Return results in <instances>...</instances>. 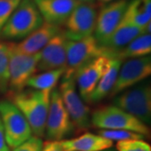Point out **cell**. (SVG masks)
<instances>
[{
  "label": "cell",
  "mask_w": 151,
  "mask_h": 151,
  "mask_svg": "<svg viewBox=\"0 0 151 151\" xmlns=\"http://www.w3.org/2000/svg\"><path fill=\"white\" fill-rule=\"evenodd\" d=\"M0 119L7 144L10 149L16 148L32 136L28 121L10 100L0 101Z\"/></svg>",
  "instance_id": "5b68a950"
},
{
  "label": "cell",
  "mask_w": 151,
  "mask_h": 151,
  "mask_svg": "<svg viewBox=\"0 0 151 151\" xmlns=\"http://www.w3.org/2000/svg\"><path fill=\"white\" fill-rule=\"evenodd\" d=\"M111 58L102 55L89 60L76 71L74 80L77 92L85 103H90V97L99 81L107 71Z\"/></svg>",
  "instance_id": "8fae6325"
},
{
  "label": "cell",
  "mask_w": 151,
  "mask_h": 151,
  "mask_svg": "<svg viewBox=\"0 0 151 151\" xmlns=\"http://www.w3.org/2000/svg\"><path fill=\"white\" fill-rule=\"evenodd\" d=\"M98 134L103 136L111 141H124L132 139H145V135L133 132L130 130L124 129H101L98 131Z\"/></svg>",
  "instance_id": "cb8c5ba5"
},
{
  "label": "cell",
  "mask_w": 151,
  "mask_h": 151,
  "mask_svg": "<svg viewBox=\"0 0 151 151\" xmlns=\"http://www.w3.org/2000/svg\"><path fill=\"white\" fill-rule=\"evenodd\" d=\"M65 69L41 71L35 73L28 80L26 86L39 91H53L60 79L63 76Z\"/></svg>",
  "instance_id": "7402d4cb"
},
{
  "label": "cell",
  "mask_w": 151,
  "mask_h": 151,
  "mask_svg": "<svg viewBox=\"0 0 151 151\" xmlns=\"http://www.w3.org/2000/svg\"><path fill=\"white\" fill-rule=\"evenodd\" d=\"M44 23L34 0H20L3 28L0 37L5 40L20 41Z\"/></svg>",
  "instance_id": "7a4b0ae2"
},
{
  "label": "cell",
  "mask_w": 151,
  "mask_h": 151,
  "mask_svg": "<svg viewBox=\"0 0 151 151\" xmlns=\"http://www.w3.org/2000/svg\"><path fill=\"white\" fill-rule=\"evenodd\" d=\"M0 151H11L10 148L9 147L6 141L4 130L1 122V119H0Z\"/></svg>",
  "instance_id": "f1b7e54d"
},
{
  "label": "cell",
  "mask_w": 151,
  "mask_h": 151,
  "mask_svg": "<svg viewBox=\"0 0 151 151\" xmlns=\"http://www.w3.org/2000/svg\"><path fill=\"white\" fill-rule=\"evenodd\" d=\"M129 4V0H115L103 5L97 13L94 37L99 45L103 44L118 27L123 19Z\"/></svg>",
  "instance_id": "4fadbf2b"
},
{
  "label": "cell",
  "mask_w": 151,
  "mask_h": 151,
  "mask_svg": "<svg viewBox=\"0 0 151 151\" xmlns=\"http://www.w3.org/2000/svg\"><path fill=\"white\" fill-rule=\"evenodd\" d=\"M62 30L60 26L44 22L43 24L18 43H14L17 51L26 55L40 53L49 41Z\"/></svg>",
  "instance_id": "9a60e30c"
},
{
  "label": "cell",
  "mask_w": 151,
  "mask_h": 151,
  "mask_svg": "<svg viewBox=\"0 0 151 151\" xmlns=\"http://www.w3.org/2000/svg\"><path fill=\"white\" fill-rule=\"evenodd\" d=\"M65 151H103L112 148L113 141L99 134L85 133L74 139L61 140Z\"/></svg>",
  "instance_id": "ac0fdd59"
},
{
  "label": "cell",
  "mask_w": 151,
  "mask_h": 151,
  "mask_svg": "<svg viewBox=\"0 0 151 151\" xmlns=\"http://www.w3.org/2000/svg\"><path fill=\"white\" fill-rule=\"evenodd\" d=\"M124 16L136 26L145 28L151 22V0H131Z\"/></svg>",
  "instance_id": "44dd1931"
},
{
  "label": "cell",
  "mask_w": 151,
  "mask_h": 151,
  "mask_svg": "<svg viewBox=\"0 0 151 151\" xmlns=\"http://www.w3.org/2000/svg\"><path fill=\"white\" fill-rule=\"evenodd\" d=\"M42 151H65L60 141L48 140L43 143Z\"/></svg>",
  "instance_id": "83f0119b"
},
{
  "label": "cell",
  "mask_w": 151,
  "mask_h": 151,
  "mask_svg": "<svg viewBox=\"0 0 151 151\" xmlns=\"http://www.w3.org/2000/svg\"><path fill=\"white\" fill-rule=\"evenodd\" d=\"M122 61L117 59H111L110 65L107 71L104 73L103 77L99 81L94 92L90 97L89 103H97L103 100L105 97L109 96L116 82V79L119 74V68Z\"/></svg>",
  "instance_id": "ffe728a7"
},
{
  "label": "cell",
  "mask_w": 151,
  "mask_h": 151,
  "mask_svg": "<svg viewBox=\"0 0 151 151\" xmlns=\"http://www.w3.org/2000/svg\"><path fill=\"white\" fill-rule=\"evenodd\" d=\"M151 75V57L150 55L124 60L119 68L116 82L109 97L124 92L130 87L139 84Z\"/></svg>",
  "instance_id": "7c38bea8"
},
{
  "label": "cell",
  "mask_w": 151,
  "mask_h": 151,
  "mask_svg": "<svg viewBox=\"0 0 151 151\" xmlns=\"http://www.w3.org/2000/svg\"><path fill=\"white\" fill-rule=\"evenodd\" d=\"M78 2L81 3H91V2H94V0H77Z\"/></svg>",
  "instance_id": "4dcf8cb0"
},
{
  "label": "cell",
  "mask_w": 151,
  "mask_h": 151,
  "mask_svg": "<svg viewBox=\"0 0 151 151\" xmlns=\"http://www.w3.org/2000/svg\"><path fill=\"white\" fill-rule=\"evenodd\" d=\"M144 33H145L144 28L136 26L124 16L112 35L103 44L100 45V46L104 50L103 55H106L119 50L128 45L131 40Z\"/></svg>",
  "instance_id": "e0dca14e"
},
{
  "label": "cell",
  "mask_w": 151,
  "mask_h": 151,
  "mask_svg": "<svg viewBox=\"0 0 151 151\" xmlns=\"http://www.w3.org/2000/svg\"><path fill=\"white\" fill-rule=\"evenodd\" d=\"M97 4H100V5H105V4H108L109 3H112L115 0H97Z\"/></svg>",
  "instance_id": "f546056e"
},
{
  "label": "cell",
  "mask_w": 151,
  "mask_h": 151,
  "mask_svg": "<svg viewBox=\"0 0 151 151\" xmlns=\"http://www.w3.org/2000/svg\"><path fill=\"white\" fill-rule=\"evenodd\" d=\"M103 151H118L117 150H113V149H108V150H103Z\"/></svg>",
  "instance_id": "1f68e13d"
},
{
  "label": "cell",
  "mask_w": 151,
  "mask_h": 151,
  "mask_svg": "<svg viewBox=\"0 0 151 151\" xmlns=\"http://www.w3.org/2000/svg\"><path fill=\"white\" fill-rule=\"evenodd\" d=\"M151 52V35L144 33L131 40L128 45L117 51L106 55L111 59L124 60L140 58L150 55Z\"/></svg>",
  "instance_id": "d6986e66"
},
{
  "label": "cell",
  "mask_w": 151,
  "mask_h": 151,
  "mask_svg": "<svg viewBox=\"0 0 151 151\" xmlns=\"http://www.w3.org/2000/svg\"><path fill=\"white\" fill-rule=\"evenodd\" d=\"M91 124L100 129L130 130L146 138L150 135L148 125L114 105L98 108L91 113Z\"/></svg>",
  "instance_id": "3957f363"
},
{
  "label": "cell",
  "mask_w": 151,
  "mask_h": 151,
  "mask_svg": "<svg viewBox=\"0 0 151 151\" xmlns=\"http://www.w3.org/2000/svg\"><path fill=\"white\" fill-rule=\"evenodd\" d=\"M58 89L75 129L79 132L87 129L91 126V111L77 92L74 77L62 79Z\"/></svg>",
  "instance_id": "30bf717a"
},
{
  "label": "cell",
  "mask_w": 151,
  "mask_h": 151,
  "mask_svg": "<svg viewBox=\"0 0 151 151\" xmlns=\"http://www.w3.org/2000/svg\"><path fill=\"white\" fill-rule=\"evenodd\" d=\"M43 143L41 138L32 135L29 139L13 149L12 151H42Z\"/></svg>",
  "instance_id": "4316f807"
},
{
  "label": "cell",
  "mask_w": 151,
  "mask_h": 151,
  "mask_svg": "<svg viewBox=\"0 0 151 151\" xmlns=\"http://www.w3.org/2000/svg\"><path fill=\"white\" fill-rule=\"evenodd\" d=\"M74 130L75 126L63 104L59 89L55 88L50 97L45 136L48 140L61 141Z\"/></svg>",
  "instance_id": "8992f818"
},
{
  "label": "cell",
  "mask_w": 151,
  "mask_h": 151,
  "mask_svg": "<svg viewBox=\"0 0 151 151\" xmlns=\"http://www.w3.org/2000/svg\"><path fill=\"white\" fill-rule=\"evenodd\" d=\"M67 39L63 29L52 38L40 52L37 72L65 69Z\"/></svg>",
  "instance_id": "5bb4252c"
},
{
  "label": "cell",
  "mask_w": 151,
  "mask_h": 151,
  "mask_svg": "<svg viewBox=\"0 0 151 151\" xmlns=\"http://www.w3.org/2000/svg\"><path fill=\"white\" fill-rule=\"evenodd\" d=\"M9 44L0 41V94L5 93L9 84Z\"/></svg>",
  "instance_id": "603a6c76"
},
{
  "label": "cell",
  "mask_w": 151,
  "mask_h": 151,
  "mask_svg": "<svg viewBox=\"0 0 151 151\" xmlns=\"http://www.w3.org/2000/svg\"><path fill=\"white\" fill-rule=\"evenodd\" d=\"M9 44V88L13 93L24 90L28 80L37 72L40 53L26 55L17 51L13 42Z\"/></svg>",
  "instance_id": "9c48e42d"
},
{
  "label": "cell",
  "mask_w": 151,
  "mask_h": 151,
  "mask_svg": "<svg viewBox=\"0 0 151 151\" xmlns=\"http://www.w3.org/2000/svg\"><path fill=\"white\" fill-rule=\"evenodd\" d=\"M118 151H151L150 145L144 139H132L117 142Z\"/></svg>",
  "instance_id": "d4e9b609"
},
{
  "label": "cell",
  "mask_w": 151,
  "mask_h": 151,
  "mask_svg": "<svg viewBox=\"0 0 151 151\" xmlns=\"http://www.w3.org/2000/svg\"><path fill=\"white\" fill-rule=\"evenodd\" d=\"M113 105L123 109L146 125L151 123V86L138 84L113 97Z\"/></svg>",
  "instance_id": "277c9868"
},
{
  "label": "cell",
  "mask_w": 151,
  "mask_h": 151,
  "mask_svg": "<svg viewBox=\"0 0 151 151\" xmlns=\"http://www.w3.org/2000/svg\"><path fill=\"white\" fill-rule=\"evenodd\" d=\"M20 0H0V34Z\"/></svg>",
  "instance_id": "484cf974"
},
{
  "label": "cell",
  "mask_w": 151,
  "mask_h": 151,
  "mask_svg": "<svg viewBox=\"0 0 151 151\" xmlns=\"http://www.w3.org/2000/svg\"><path fill=\"white\" fill-rule=\"evenodd\" d=\"M97 5L94 2H79L65 23L63 29L68 40H78L93 35L97 17Z\"/></svg>",
  "instance_id": "ba28073f"
},
{
  "label": "cell",
  "mask_w": 151,
  "mask_h": 151,
  "mask_svg": "<svg viewBox=\"0 0 151 151\" xmlns=\"http://www.w3.org/2000/svg\"><path fill=\"white\" fill-rule=\"evenodd\" d=\"M44 22L60 26L65 24L77 0H34Z\"/></svg>",
  "instance_id": "2e32d148"
},
{
  "label": "cell",
  "mask_w": 151,
  "mask_h": 151,
  "mask_svg": "<svg viewBox=\"0 0 151 151\" xmlns=\"http://www.w3.org/2000/svg\"><path fill=\"white\" fill-rule=\"evenodd\" d=\"M103 54L104 50L100 46L94 35L78 40H67L66 64L62 79L66 80L74 77L82 65Z\"/></svg>",
  "instance_id": "52a82bcc"
},
{
  "label": "cell",
  "mask_w": 151,
  "mask_h": 151,
  "mask_svg": "<svg viewBox=\"0 0 151 151\" xmlns=\"http://www.w3.org/2000/svg\"><path fill=\"white\" fill-rule=\"evenodd\" d=\"M51 92L34 89L23 90L13 93L10 99L26 119L32 134L40 138L45 136Z\"/></svg>",
  "instance_id": "6da1fadb"
}]
</instances>
